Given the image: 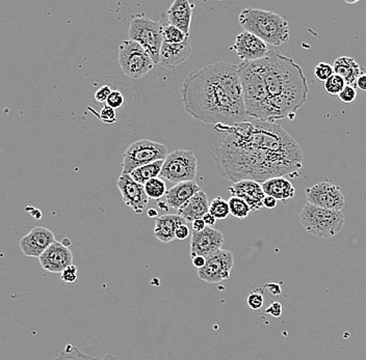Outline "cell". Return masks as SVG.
Instances as JSON below:
<instances>
[{
	"label": "cell",
	"mask_w": 366,
	"mask_h": 360,
	"mask_svg": "<svg viewBox=\"0 0 366 360\" xmlns=\"http://www.w3.org/2000/svg\"><path fill=\"white\" fill-rule=\"evenodd\" d=\"M113 89L109 85L105 84L102 87H99L97 91L95 92V100L99 103H105L109 99V94H111Z\"/></svg>",
	"instance_id": "8d00e7d4"
},
{
	"label": "cell",
	"mask_w": 366,
	"mask_h": 360,
	"mask_svg": "<svg viewBox=\"0 0 366 360\" xmlns=\"http://www.w3.org/2000/svg\"><path fill=\"white\" fill-rule=\"evenodd\" d=\"M53 360H117V359L112 354H107L103 359H97V357L85 354L77 347L67 345L66 348L60 353V355Z\"/></svg>",
	"instance_id": "484cf974"
},
{
	"label": "cell",
	"mask_w": 366,
	"mask_h": 360,
	"mask_svg": "<svg viewBox=\"0 0 366 360\" xmlns=\"http://www.w3.org/2000/svg\"><path fill=\"white\" fill-rule=\"evenodd\" d=\"M200 186L194 182H183L169 189L166 195V202L172 209L178 211L196 193L201 191Z\"/></svg>",
	"instance_id": "7402d4cb"
},
{
	"label": "cell",
	"mask_w": 366,
	"mask_h": 360,
	"mask_svg": "<svg viewBox=\"0 0 366 360\" xmlns=\"http://www.w3.org/2000/svg\"><path fill=\"white\" fill-rule=\"evenodd\" d=\"M228 204L231 215L235 216V218H239V219H246L249 214L252 211L249 204L244 200L239 199V197H230L228 200Z\"/></svg>",
	"instance_id": "f1b7e54d"
},
{
	"label": "cell",
	"mask_w": 366,
	"mask_h": 360,
	"mask_svg": "<svg viewBox=\"0 0 366 360\" xmlns=\"http://www.w3.org/2000/svg\"><path fill=\"white\" fill-rule=\"evenodd\" d=\"M195 6L196 4H190L188 0H175L167 12L169 23L181 29L186 37H190V23Z\"/></svg>",
	"instance_id": "d6986e66"
},
{
	"label": "cell",
	"mask_w": 366,
	"mask_h": 360,
	"mask_svg": "<svg viewBox=\"0 0 366 360\" xmlns=\"http://www.w3.org/2000/svg\"><path fill=\"white\" fill-rule=\"evenodd\" d=\"M119 190L122 195L123 202L128 208L134 210L136 214H141L145 211L149 199L145 192V187L136 183L130 175L121 174L117 182Z\"/></svg>",
	"instance_id": "5bb4252c"
},
{
	"label": "cell",
	"mask_w": 366,
	"mask_h": 360,
	"mask_svg": "<svg viewBox=\"0 0 366 360\" xmlns=\"http://www.w3.org/2000/svg\"><path fill=\"white\" fill-rule=\"evenodd\" d=\"M193 258V265L197 268L198 270L201 269L205 266L206 264V258H203V256H195Z\"/></svg>",
	"instance_id": "ee69618b"
},
{
	"label": "cell",
	"mask_w": 366,
	"mask_h": 360,
	"mask_svg": "<svg viewBox=\"0 0 366 360\" xmlns=\"http://www.w3.org/2000/svg\"><path fill=\"white\" fill-rule=\"evenodd\" d=\"M119 65L123 73L132 80H140L155 66L150 54L131 40H124L119 47Z\"/></svg>",
	"instance_id": "ba28073f"
},
{
	"label": "cell",
	"mask_w": 366,
	"mask_h": 360,
	"mask_svg": "<svg viewBox=\"0 0 366 360\" xmlns=\"http://www.w3.org/2000/svg\"><path fill=\"white\" fill-rule=\"evenodd\" d=\"M192 53V40L190 37L181 44H169L163 42L159 53V64L166 69L173 71L183 65Z\"/></svg>",
	"instance_id": "e0dca14e"
},
{
	"label": "cell",
	"mask_w": 366,
	"mask_h": 360,
	"mask_svg": "<svg viewBox=\"0 0 366 360\" xmlns=\"http://www.w3.org/2000/svg\"><path fill=\"white\" fill-rule=\"evenodd\" d=\"M283 312V307L280 302H271L266 310V314L271 315L274 318H280Z\"/></svg>",
	"instance_id": "f35d334b"
},
{
	"label": "cell",
	"mask_w": 366,
	"mask_h": 360,
	"mask_svg": "<svg viewBox=\"0 0 366 360\" xmlns=\"http://www.w3.org/2000/svg\"><path fill=\"white\" fill-rule=\"evenodd\" d=\"M264 288H267V289H268L271 294L275 295V296L281 294V287H280V285H278V283H268Z\"/></svg>",
	"instance_id": "7bdbcfd3"
},
{
	"label": "cell",
	"mask_w": 366,
	"mask_h": 360,
	"mask_svg": "<svg viewBox=\"0 0 366 360\" xmlns=\"http://www.w3.org/2000/svg\"><path fill=\"white\" fill-rule=\"evenodd\" d=\"M43 269L51 273H62L66 268L73 265V254L69 247L55 241L39 258Z\"/></svg>",
	"instance_id": "2e32d148"
},
{
	"label": "cell",
	"mask_w": 366,
	"mask_h": 360,
	"mask_svg": "<svg viewBox=\"0 0 366 360\" xmlns=\"http://www.w3.org/2000/svg\"><path fill=\"white\" fill-rule=\"evenodd\" d=\"M144 187H145V192L149 200H158L167 195V186H166L165 182L159 178L150 180Z\"/></svg>",
	"instance_id": "83f0119b"
},
{
	"label": "cell",
	"mask_w": 366,
	"mask_h": 360,
	"mask_svg": "<svg viewBox=\"0 0 366 360\" xmlns=\"http://www.w3.org/2000/svg\"><path fill=\"white\" fill-rule=\"evenodd\" d=\"M235 266V256L231 251H217L206 258L205 266L198 270V276L208 283H217L229 280Z\"/></svg>",
	"instance_id": "8fae6325"
},
{
	"label": "cell",
	"mask_w": 366,
	"mask_h": 360,
	"mask_svg": "<svg viewBox=\"0 0 366 360\" xmlns=\"http://www.w3.org/2000/svg\"><path fill=\"white\" fill-rule=\"evenodd\" d=\"M190 229L188 224H183V226L177 227L175 237L178 240H185L190 236Z\"/></svg>",
	"instance_id": "ab89813d"
},
{
	"label": "cell",
	"mask_w": 366,
	"mask_h": 360,
	"mask_svg": "<svg viewBox=\"0 0 366 360\" xmlns=\"http://www.w3.org/2000/svg\"><path fill=\"white\" fill-rule=\"evenodd\" d=\"M277 202L278 200L274 199V197H269V195H266L264 202H262V204H264V208L274 209L276 206H277Z\"/></svg>",
	"instance_id": "b9f144b4"
},
{
	"label": "cell",
	"mask_w": 366,
	"mask_h": 360,
	"mask_svg": "<svg viewBox=\"0 0 366 360\" xmlns=\"http://www.w3.org/2000/svg\"><path fill=\"white\" fill-rule=\"evenodd\" d=\"M177 212L188 222H193L200 218H203L205 214L210 212L208 195H206L205 191H199Z\"/></svg>",
	"instance_id": "44dd1931"
},
{
	"label": "cell",
	"mask_w": 366,
	"mask_h": 360,
	"mask_svg": "<svg viewBox=\"0 0 366 360\" xmlns=\"http://www.w3.org/2000/svg\"><path fill=\"white\" fill-rule=\"evenodd\" d=\"M334 74V69L332 65L328 64V62H320L316 65V69H314V75L318 78V80L327 81Z\"/></svg>",
	"instance_id": "1f68e13d"
},
{
	"label": "cell",
	"mask_w": 366,
	"mask_h": 360,
	"mask_svg": "<svg viewBox=\"0 0 366 360\" xmlns=\"http://www.w3.org/2000/svg\"><path fill=\"white\" fill-rule=\"evenodd\" d=\"M202 219L204 220V222H205L206 227H215V222H217V219H215V218L213 217L212 214H210V212H208V214H205V216H204V217L202 218Z\"/></svg>",
	"instance_id": "bcb514c9"
},
{
	"label": "cell",
	"mask_w": 366,
	"mask_h": 360,
	"mask_svg": "<svg viewBox=\"0 0 366 360\" xmlns=\"http://www.w3.org/2000/svg\"><path fill=\"white\" fill-rule=\"evenodd\" d=\"M255 62L277 120H294L308 98V84L302 67L282 54L269 51Z\"/></svg>",
	"instance_id": "3957f363"
},
{
	"label": "cell",
	"mask_w": 366,
	"mask_h": 360,
	"mask_svg": "<svg viewBox=\"0 0 366 360\" xmlns=\"http://www.w3.org/2000/svg\"><path fill=\"white\" fill-rule=\"evenodd\" d=\"M343 211L328 210L306 204L300 212V222L307 233L314 237L328 239L334 237L345 227Z\"/></svg>",
	"instance_id": "5b68a950"
},
{
	"label": "cell",
	"mask_w": 366,
	"mask_h": 360,
	"mask_svg": "<svg viewBox=\"0 0 366 360\" xmlns=\"http://www.w3.org/2000/svg\"><path fill=\"white\" fill-rule=\"evenodd\" d=\"M168 148L149 139H141L130 145L123 155L122 174L129 175L136 168L154 162L165 160Z\"/></svg>",
	"instance_id": "52a82bcc"
},
{
	"label": "cell",
	"mask_w": 366,
	"mask_h": 360,
	"mask_svg": "<svg viewBox=\"0 0 366 360\" xmlns=\"http://www.w3.org/2000/svg\"><path fill=\"white\" fill-rule=\"evenodd\" d=\"M123 103H124V96H123V94L118 91V89H113L107 102H105V105L117 110L122 107Z\"/></svg>",
	"instance_id": "d6a6232c"
},
{
	"label": "cell",
	"mask_w": 366,
	"mask_h": 360,
	"mask_svg": "<svg viewBox=\"0 0 366 360\" xmlns=\"http://www.w3.org/2000/svg\"><path fill=\"white\" fill-rule=\"evenodd\" d=\"M225 243L223 233L215 227H206L203 231H194L190 241V256H203L208 258L221 251Z\"/></svg>",
	"instance_id": "4fadbf2b"
},
{
	"label": "cell",
	"mask_w": 366,
	"mask_h": 360,
	"mask_svg": "<svg viewBox=\"0 0 366 360\" xmlns=\"http://www.w3.org/2000/svg\"><path fill=\"white\" fill-rule=\"evenodd\" d=\"M77 267L71 265V266L66 268V269L62 272V280H64L65 283H74V281L77 280Z\"/></svg>",
	"instance_id": "74e56055"
},
{
	"label": "cell",
	"mask_w": 366,
	"mask_h": 360,
	"mask_svg": "<svg viewBox=\"0 0 366 360\" xmlns=\"http://www.w3.org/2000/svg\"><path fill=\"white\" fill-rule=\"evenodd\" d=\"M188 224L184 218L178 214H168V215L158 216L154 227V237L163 243H170L176 239L175 233L177 227Z\"/></svg>",
	"instance_id": "ffe728a7"
},
{
	"label": "cell",
	"mask_w": 366,
	"mask_h": 360,
	"mask_svg": "<svg viewBox=\"0 0 366 360\" xmlns=\"http://www.w3.org/2000/svg\"><path fill=\"white\" fill-rule=\"evenodd\" d=\"M244 31L253 33L267 45L281 46L289 40V22L284 17L260 9H244L239 16Z\"/></svg>",
	"instance_id": "277c9868"
},
{
	"label": "cell",
	"mask_w": 366,
	"mask_h": 360,
	"mask_svg": "<svg viewBox=\"0 0 366 360\" xmlns=\"http://www.w3.org/2000/svg\"><path fill=\"white\" fill-rule=\"evenodd\" d=\"M55 241V234L50 229L37 227L20 240L19 246L28 258H39Z\"/></svg>",
	"instance_id": "9a60e30c"
},
{
	"label": "cell",
	"mask_w": 366,
	"mask_h": 360,
	"mask_svg": "<svg viewBox=\"0 0 366 360\" xmlns=\"http://www.w3.org/2000/svg\"><path fill=\"white\" fill-rule=\"evenodd\" d=\"M338 98L341 102L345 103V104L354 102L357 98L356 87H352V85H345V89L338 94Z\"/></svg>",
	"instance_id": "836d02e7"
},
{
	"label": "cell",
	"mask_w": 366,
	"mask_h": 360,
	"mask_svg": "<svg viewBox=\"0 0 366 360\" xmlns=\"http://www.w3.org/2000/svg\"><path fill=\"white\" fill-rule=\"evenodd\" d=\"M242 62H252L267 58L269 53L268 45L248 31H242L235 38V44L230 47Z\"/></svg>",
	"instance_id": "7c38bea8"
},
{
	"label": "cell",
	"mask_w": 366,
	"mask_h": 360,
	"mask_svg": "<svg viewBox=\"0 0 366 360\" xmlns=\"http://www.w3.org/2000/svg\"><path fill=\"white\" fill-rule=\"evenodd\" d=\"M148 216H149L150 218H157L158 217V213H157L155 209H149V210H148Z\"/></svg>",
	"instance_id": "7dc6e473"
},
{
	"label": "cell",
	"mask_w": 366,
	"mask_h": 360,
	"mask_svg": "<svg viewBox=\"0 0 366 360\" xmlns=\"http://www.w3.org/2000/svg\"><path fill=\"white\" fill-rule=\"evenodd\" d=\"M185 111L204 124L230 126L246 121L239 66L219 62L193 72L181 85Z\"/></svg>",
	"instance_id": "7a4b0ae2"
},
{
	"label": "cell",
	"mask_w": 366,
	"mask_h": 360,
	"mask_svg": "<svg viewBox=\"0 0 366 360\" xmlns=\"http://www.w3.org/2000/svg\"><path fill=\"white\" fill-rule=\"evenodd\" d=\"M60 243H62V244L65 245L66 247H69L71 245L70 240H69L68 238H65V239L63 240Z\"/></svg>",
	"instance_id": "c3c4849f"
},
{
	"label": "cell",
	"mask_w": 366,
	"mask_h": 360,
	"mask_svg": "<svg viewBox=\"0 0 366 360\" xmlns=\"http://www.w3.org/2000/svg\"><path fill=\"white\" fill-rule=\"evenodd\" d=\"M262 185L266 195L282 202L293 199L296 195L295 187L284 177L273 178Z\"/></svg>",
	"instance_id": "603a6c76"
},
{
	"label": "cell",
	"mask_w": 366,
	"mask_h": 360,
	"mask_svg": "<svg viewBox=\"0 0 366 360\" xmlns=\"http://www.w3.org/2000/svg\"><path fill=\"white\" fill-rule=\"evenodd\" d=\"M196 155L190 150H175L168 155L161 168V175L174 183L194 182L197 175Z\"/></svg>",
	"instance_id": "9c48e42d"
},
{
	"label": "cell",
	"mask_w": 366,
	"mask_h": 360,
	"mask_svg": "<svg viewBox=\"0 0 366 360\" xmlns=\"http://www.w3.org/2000/svg\"><path fill=\"white\" fill-rule=\"evenodd\" d=\"M97 116L99 120L102 121L105 124H114L118 121L117 120L116 110L107 107V105L103 107Z\"/></svg>",
	"instance_id": "e575fe53"
},
{
	"label": "cell",
	"mask_w": 366,
	"mask_h": 360,
	"mask_svg": "<svg viewBox=\"0 0 366 360\" xmlns=\"http://www.w3.org/2000/svg\"><path fill=\"white\" fill-rule=\"evenodd\" d=\"M161 19L163 20V42L169 43V44H181L188 39L185 35L168 21L167 13L166 16H161Z\"/></svg>",
	"instance_id": "4316f807"
},
{
	"label": "cell",
	"mask_w": 366,
	"mask_h": 360,
	"mask_svg": "<svg viewBox=\"0 0 366 360\" xmlns=\"http://www.w3.org/2000/svg\"><path fill=\"white\" fill-rule=\"evenodd\" d=\"M307 204L328 210L343 211L345 208V197L340 187L332 182H321L309 187L305 191Z\"/></svg>",
	"instance_id": "30bf717a"
},
{
	"label": "cell",
	"mask_w": 366,
	"mask_h": 360,
	"mask_svg": "<svg viewBox=\"0 0 366 360\" xmlns=\"http://www.w3.org/2000/svg\"><path fill=\"white\" fill-rule=\"evenodd\" d=\"M192 224V227L193 229H194V231H203V229L206 227L205 222H204V220L202 219V218L195 220V222H193Z\"/></svg>",
	"instance_id": "f6af8a7d"
},
{
	"label": "cell",
	"mask_w": 366,
	"mask_h": 360,
	"mask_svg": "<svg viewBox=\"0 0 366 360\" xmlns=\"http://www.w3.org/2000/svg\"><path fill=\"white\" fill-rule=\"evenodd\" d=\"M356 89L361 92H366V72H362L356 81Z\"/></svg>",
	"instance_id": "60d3db41"
},
{
	"label": "cell",
	"mask_w": 366,
	"mask_h": 360,
	"mask_svg": "<svg viewBox=\"0 0 366 360\" xmlns=\"http://www.w3.org/2000/svg\"><path fill=\"white\" fill-rule=\"evenodd\" d=\"M247 302H248L249 307L252 308V310H260L264 303V294H262V292H253V293L249 295L248 298H247Z\"/></svg>",
	"instance_id": "d590c367"
},
{
	"label": "cell",
	"mask_w": 366,
	"mask_h": 360,
	"mask_svg": "<svg viewBox=\"0 0 366 360\" xmlns=\"http://www.w3.org/2000/svg\"><path fill=\"white\" fill-rule=\"evenodd\" d=\"M163 161H156L154 163L147 164V165L141 166L136 168L134 172L130 173V177L141 185H145L150 180L161 175V168H163Z\"/></svg>",
	"instance_id": "d4e9b609"
},
{
	"label": "cell",
	"mask_w": 366,
	"mask_h": 360,
	"mask_svg": "<svg viewBox=\"0 0 366 360\" xmlns=\"http://www.w3.org/2000/svg\"><path fill=\"white\" fill-rule=\"evenodd\" d=\"M334 73L343 78L347 85L356 87V81L362 73L358 62L349 56H340L334 62Z\"/></svg>",
	"instance_id": "cb8c5ba5"
},
{
	"label": "cell",
	"mask_w": 366,
	"mask_h": 360,
	"mask_svg": "<svg viewBox=\"0 0 366 360\" xmlns=\"http://www.w3.org/2000/svg\"><path fill=\"white\" fill-rule=\"evenodd\" d=\"M210 213L217 220L226 219L230 214L228 202L223 197H215L210 204Z\"/></svg>",
	"instance_id": "f546056e"
},
{
	"label": "cell",
	"mask_w": 366,
	"mask_h": 360,
	"mask_svg": "<svg viewBox=\"0 0 366 360\" xmlns=\"http://www.w3.org/2000/svg\"><path fill=\"white\" fill-rule=\"evenodd\" d=\"M163 20L154 21L143 13H134L130 20L129 40L140 44L150 54L155 65L159 64V53L163 43Z\"/></svg>",
	"instance_id": "8992f818"
},
{
	"label": "cell",
	"mask_w": 366,
	"mask_h": 360,
	"mask_svg": "<svg viewBox=\"0 0 366 360\" xmlns=\"http://www.w3.org/2000/svg\"><path fill=\"white\" fill-rule=\"evenodd\" d=\"M228 190L232 197L244 200L252 211L260 210L264 207L262 202L266 197V193L262 189V184L258 182L244 180L233 183L232 186L229 187Z\"/></svg>",
	"instance_id": "ac0fdd59"
},
{
	"label": "cell",
	"mask_w": 366,
	"mask_h": 360,
	"mask_svg": "<svg viewBox=\"0 0 366 360\" xmlns=\"http://www.w3.org/2000/svg\"><path fill=\"white\" fill-rule=\"evenodd\" d=\"M222 135L212 148L220 175L232 183L251 180L262 184L302 168L298 143L276 123L246 120L215 126Z\"/></svg>",
	"instance_id": "6da1fadb"
},
{
	"label": "cell",
	"mask_w": 366,
	"mask_h": 360,
	"mask_svg": "<svg viewBox=\"0 0 366 360\" xmlns=\"http://www.w3.org/2000/svg\"><path fill=\"white\" fill-rule=\"evenodd\" d=\"M345 85H347V83L343 80V78L334 73L329 80L325 81L324 89L327 94H332V96L338 94V96L341 91L345 89Z\"/></svg>",
	"instance_id": "4dcf8cb0"
}]
</instances>
